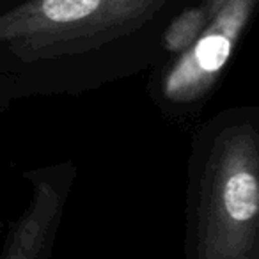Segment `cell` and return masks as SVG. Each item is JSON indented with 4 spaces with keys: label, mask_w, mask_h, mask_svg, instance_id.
<instances>
[{
    "label": "cell",
    "mask_w": 259,
    "mask_h": 259,
    "mask_svg": "<svg viewBox=\"0 0 259 259\" xmlns=\"http://www.w3.org/2000/svg\"><path fill=\"white\" fill-rule=\"evenodd\" d=\"M213 0H190L167 22L160 37V61H169L187 50L209 22Z\"/></svg>",
    "instance_id": "5"
},
{
    "label": "cell",
    "mask_w": 259,
    "mask_h": 259,
    "mask_svg": "<svg viewBox=\"0 0 259 259\" xmlns=\"http://www.w3.org/2000/svg\"><path fill=\"white\" fill-rule=\"evenodd\" d=\"M18 2H22V0H0V13L4 11V9L11 8V6L18 4Z\"/></svg>",
    "instance_id": "7"
},
{
    "label": "cell",
    "mask_w": 259,
    "mask_h": 259,
    "mask_svg": "<svg viewBox=\"0 0 259 259\" xmlns=\"http://www.w3.org/2000/svg\"><path fill=\"white\" fill-rule=\"evenodd\" d=\"M183 259H259V107L211 115L192 137Z\"/></svg>",
    "instance_id": "2"
},
{
    "label": "cell",
    "mask_w": 259,
    "mask_h": 259,
    "mask_svg": "<svg viewBox=\"0 0 259 259\" xmlns=\"http://www.w3.org/2000/svg\"><path fill=\"white\" fill-rule=\"evenodd\" d=\"M190 0H22L0 13V76L20 98L78 96L151 71Z\"/></svg>",
    "instance_id": "1"
},
{
    "label": "cell",
    "mask_w": 259,
    "mask_h": 259,
    "mask_svg": "<svg viewBox=\"0 0 259 259\" xmlns=\"http://www.w3.org/2000/svg\"><path fill=\"white\" fill-rule=\"evenodd\" d=\"M18 100H22V98H20L18 91L15 89V85L9 80H6L4 76H0V114L8 110Z\"/></svg>",
    "instance_id": "6"
},
{
    "label": "cell",
    "mask_w": 259,
    "mask_h": 259,
    "mask_svg": "<svg viewBox=\"0 0 259 259\" xmlns=\"http://www.w3.org/2000/svg\"><path fill=\"white\" fill-rule=\"evenodd\" d=\"M76 176L73 160L39 165L23 172L29 199L9 226L0 247V259H52Z\"/></svg>",
    "instance_id": "4"
},
{
    "label": "cell",
    "mask_w": 259,
    "mask_h": 259,
    "mask_svg": "<svg viewBox=\"0 0 259 259\" xmlns=\"http://www.w3.org/2000/svg\"><path fill=\"white\" fill-rule=\"evenodd\" d=\"M209 22L194 43L149 71L148 96L163 117L195 119L229 69L255 15L259 0H213Z\"/></svg>",
    "instance_id": "3"
}]
</instances>
